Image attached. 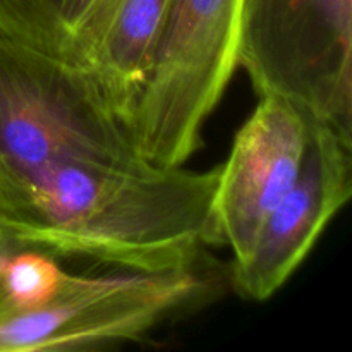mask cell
<instances>
[{"mask_svg":"<svg viewBox=\"0 0 352 352\" xmlns=\"http://www.w3.org/2000/svg\"><path fill=\"white\" fill-rule=\"evenodd\" d=\"M352 195V134L309 120L301 170L261 226L250 254L232 263V285L250 301L274 298Z\"/></svg>","mask_w":352,"mask_h":352,"instance_id":"cell-6","label":"cell"},{"mask_svg":"<svg viewBox=\"0 0 352 352\" xmlns=\"http://www.w3.org/2000/svg\"><path fill=\"white\" fill-rule=\"evenodd\" d=\"M219 167L65 160L0 192V232L57 260L134 274L189 270L220 244Z\"/></svg>","mask_w":352,"mask_h":352,"instance_id":"cell-1","label":"cell"},{"mask_svg":"<svg viewBox=\"0 0 352 352\" xmlns=\"http://www.w3.org/2000/svg\"><path fill=\"white\" fill-rule=\"evenodd\" d=\"M205 287L196 268L100 277L69 272L43 308L0 320V352L88 351L141 339Z\"/></svg>","mask_w":352,"mask_h":352,"instance_id":"cell-5","label":"cell"},{"mask_svg":"<svg viewBox=\"0 0 352 352\" xmlns=\"http://www.w3.org/2000/svg\"><path fill=\"white\" fill-rule=\"evenodd\" d=\"M105 2L107 0H62L58 31L64 58L74 62L78 47L98 17Z\"/></svg>","mask_w":352,"mask_h":352,"instance_id":"cell-11","label":"cell"},{"mask_svg":"<svg viewBox=\"0 0 352 352\" xmlns=\"http://www.w3.org/2000/svg\"><path fill=\"white\" fill-rule=\"evenodd\" d=\"M76 158L143 160L85 65L0 34V192Z\"/></svg>","mask_w":352,"mask_h":352,"instance_id":"cell-2","label":"cell"},{"mask_svg":"<svg viewBox=\"0 0 352 352\" xmlns=\"http://www.w3.org/2000/svg\"><path fill=\"white\" fill-rule=\"evenodd\" d=\"M62 0H0V34L62 55L58 14Z\"/></svg>","mask_w":352,"mask_h":352,"instance_id":"cell-9","label":"cell"},{"mask_svg":"<svg viewBox=\"0 0 352 352\" xmlns=\"http://www.w3.org/2000/svg\"><path fill=\"white\" fill-rule=\"evenodd\" d=\"M170 0H107L76 52L127 126Z\"/></svg>","mask_w":352,"mask_h":352,"instance_id":"cell-8","label":"cell"},{"mask_svg":"<svg viewBox=\"0 0 352 352\" xmlns=\"http://www.w3.org/2000/svg\"><path fill=\"white\" fill-rule=\"evenodd\" d=\"M237 65L258 96L352 134V0H244Z\"/></svg>","mask_w":352,"mask_h":352,"instance_id":"cell-4","label":"cell"},{"mask_svg":"<svg viewBox=\"0 0 352 352\" xmlns=\"http://www.w3.org/2000/svg\"><path fill=\"white\" fill-rule=\"evenodd\" d=\"M33 284V267L26 250L0 232V320L30 311Z\"/></svg>","mask_w":352,"mask_h":352,"instance_id":"cell-10","label":"cell"},{"mask_svg":"<svg viewBox=\"0 0 352 352\" xmlns=\"http://www.w3.org/2000/svg\"><path fill=\"white\" fill-rule=\"evenodd\" d=\"M308 138L309 117L277 95L260 96L236 133L213 195L217 230L232 263L250 254L267 217L296 182Z\"/></svg>","mask_w":352,"mask_h":352,"instance_id":"cell-7","label":"cell"},{"mask_svg":"<svg viewBox=\"0 0 352 352\" xmlns=\"http://www.w3.org/2000/svg\"><path fill=\"white\" fill-rule=\"evenodd\" d=\"M244 0H170L127 133L143 160L186 165L237 65Z\"/></svg>","mask_w":352,"mask_h":352,"instance_id":"cell-3","label":"cell"}]
</instances>
